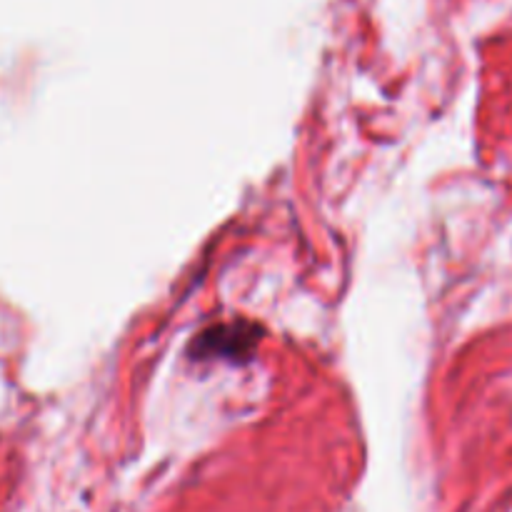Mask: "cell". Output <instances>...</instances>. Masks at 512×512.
Returning <instances> with one entry per match:
<instances>
[{
    "label": "cell",
    "instance_id": "obj_1",
    "mask_svg": "<svg viewBox=\"0 0 512 512\" xmlns=\"http://www.w3.org/2000/svg\"><path fill=\"white\" fill-rule=\"evenodd\" d=\"M263 340V328L250 320L215 323L200 330L188 343V358L193 363H250Z\"/></svg>",
    "mask_w": 512,
    "mask_h": 512
}]
</instances>
